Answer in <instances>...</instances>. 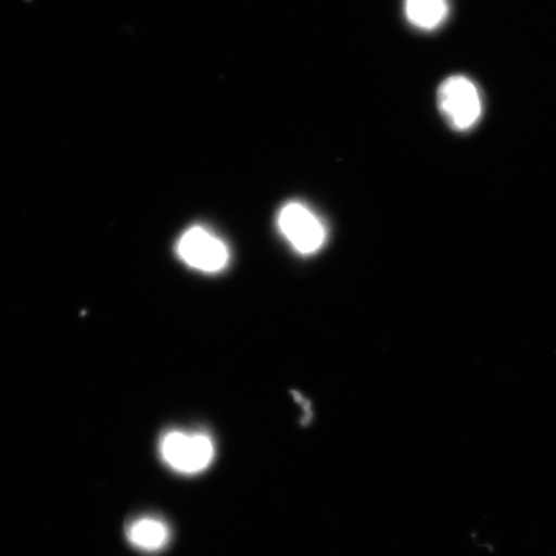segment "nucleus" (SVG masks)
<instances>
[{"label":"nucleus","instance_id":"obj_2","mask_svg":"<svg viewBox=\"0 0 556 556\" xmlns=\"http://www.w3.org/2000/svg\"><path fill=\"white\" fill-rule=\"evenodd\" d=\"M277 226L291 248L302 255H312L325 245L328 229L312 208L291 201L278 213Z\"/></svg>","mask_w":556,"mask_h":556},{"label":"nucleus","instance_id":"obj_1","mask_svg":"<svg viewBox=\"0 0 556 556\" xmlns=\"http://www.w3.org/2000/svg\"><path fill=\"white\" fill-rule=\"evenodd\" d=\"M159 452L170 469L182 475L204 471L215 455L211 437L177 429L169 430L160 438Z\"/></svg>","mask_w":556,"mask_h":556},{"label":"nucleus","instance_id":"obj_3","mask_svg":"<svg viewBox=\"0 0 556 556\" xmlns=\"http://www.w3.org/2000/svg\"><path fill=\"white\" fill-rule=\"evenodd\" d=\"M176 250L180 261L204 274H218L229 262L226 242L206 227L187 229L180 236Z\"/></svg>","mask_w":556,"mask_h":556},{"label":"nucleus","instance_id":"obj_4","mask_svg":"<svg viewBox=\"0 0 556 556\" xmlns=\"http://www.w3.org/2000/svg\"><path fill=\"white\" fill-rule=\"evenodd\" d=\"M438 106L456 130H468L482 114L481 97L475 83L465 76H451L438 89Z\"/></svg>","mask_w":556,"mask_h":556},{"label":"nucleus","instance_id":"obj_6","mask_svg":"<svg viewBox=\"0 0 556 556\" xmlns=\"http://www.w3.org/2000/svg\"><path fill=\"white\" fill-rule=\"evenodd\" d=\"M406 16L413 25L424 30L435 29L447 16V0H406Z\"/></svg>","mask_w":556,"mask_h":556},{"label":"nucleus","instance_id":"obj_5","mask_svg":"<svg viewBox=\"0 0 556 556\" xmlns=\"http://www.w3.org/2000/svg\"><path fill=\"white\" fill-rule=\"evenodd\" d=\"M129 544L143 553H157L168 545L170 530L163 519L144 516L131 520L125 530Z\"/></svg>","mask_w":556,"mask_h":556}]
</instances>
